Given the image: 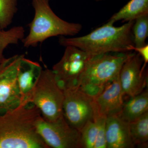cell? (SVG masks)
I'll use <instances>...</instances> for the list:
<instances>
[{
	"instance_id": "6",
	"label": "cell",
	"mask_w": 148,
	"mask_h": 148,
	"mask_svg": "<svg viewBox=\"0 0 148 148\" xmlns=\"http://www.w3.org/2000/svg\"><path fill=\"white\" fill-rule=\"evenodd\" d=\"M92 56L75 47H66L62 58L52 69L63 91L79 87L82 76Z\"/></svg>"
},
{
	"instance_id": "18",
	"label": "cell",
	"mask_w": 148,
	"mask_h": 148,
	"mask_svg": "<svg viewBox=\"0 0 148 148\" xmlns=\"http://www.w3.org/2000/svg\"><path fill=\"white\" fill-rule=\"evenodd\" d=\"M134 46L140 47L147 44L148 36V14L139 17L135 20L132 28Z\"/></svg>"
},
{
	"instance_id": "19",
	"label": "cell",
	"mask_w": 148,
	"mask_h": 148,
	"mask_svg": "<svg viewBox=\"0 0 148 148\" xmlns=\"http://www.w3.org/2000/svg\"><path fill=\"white\" fill-rule=\"evenodd\" d=\"M98 130V120L96 114L94 120L88 122L80 131L82 148H94Z\"/></svg>"
},
{
	"instance_id": "20",
	"label": "cell",
	"mask_w": 148,
	"mask_h": 148,
	"mask_svg": "<svg viewBox=\"0 0 148 148\" xmlns=\"http://www.w3.org/2000/svg\"><path fill=\"white\" fill-rule=\"evenodd\" d=\"M17 0H0V28L6 29L17 11Z\"/></svg>"
},
{
	"instance_id": "12",
	"label": "cell",
	"mask_w": 148,
	"mask_h": 148,
	"mask_svg": "<svg viewBox=\"0 0 148 148\" xmlns=\"http://www.w3.org/2000/svg\"><path fill=\"white\" fill-rule=\"evenodd\" d=\"M107 148H133L129 123L118 115L107 117L106 120Z\"/></svg>"
},
{
	"instance_id": "15",
	"label": "cell",
	"mask_w": 148,
	"mask_h": 148,
	"mask_svg": "<svg viewBox=\"0 0 148 148\" xmlns=\"http://www.w3.org/2000/svg\"><path fill=\"white\" fill-rule=\"evenodd\" d=\"M147 14L148 0H130L114 14L108 21L113 24L119 21L127 22Z\"/></svg>"
},
{
	"instance_id": "22",
	"label": "cell",
	"mask_w": 148,
	"mask_h": 148,
	"mask_svg": "<svg viewBox=\"0 0 148 148\" xmlns=\"http://www.w3.org/2000/svg\"><path fill=\"white\" fill-rule=\"evenodd\" d=\"M131 50H134L135 52L138 53L143 58L144 64L143 65V69H145L146 65L148 62V45L147 44L144 46L136 47L134 45L132 46Z\"/></svg>"
},
{
	"instance_id": "17",
	"label": "cell",
	"mask_w": 148,
	"mask_h": 148,
	"mask_svg": "<svg viewBox=\"0 0 148 148\" xmlns=\"http://www.w3.org/2000/svg\"><path fill=\"white\" fill-rule=\"evenodd\" d=\"M25 30L24 27L17 26L5 31L0 28V65L5 58L3 51L10 45L18 44L24 38Z\"/></svg>"
},
{
	"instance_id": "16",
	"label": "cell",
	"mask_w": 148,
	"mask_h": 148,
	"mask_svg": "<svg viewBox=\"0 0 148 148\" xmlns=\"http://www.w3.org/2000/svg\"><path fill=\"white\" fill-rule=\"evenodd\" d=\"M130 131L134 145L148 147V112L129 123Z\"/></svg>"
},
{
	"instance_id": "11",
	"label": "cell",
	"mask_w": 148,
	"mask_h": 148,
	"mask_svg": "<svg viewBox=\"0 0 148 148\" xmlns=\"http://www.w3.org/2000/svg\"><path fill=\"white\" fill-rule=\"evenodd\" d=\"M123 95L119 76L93 99L97 112L106 117L119 115L124 104Z\"/></svg>"
},
{
	"instance_id": "14",
	"label": "cell",
	"mask_w": 148,
	"mask_h": 148,
	"mask_svg": "<svg viewBox=\"0 0 148 148\" xmlns=\"http://www.w3.org/2000/svg\"><path fill=\"white\" fill-rule=\"evenodd\" d=\"M148 112V92L144 90L138 95L130 97L129 101L123 104L120 117L129 123Z\"/></svg>"
},
{
	"instance_id": "3",
	"label": "cell",
	"mask_w": 148,
	"mask_h": 148,
	"mask_svg": "<svg viewBox=\"0 0 148 148\" xmlns=\"http://www.w3.org/2000/svg\"><path fill=\"white\" fill-rule=\"evenodd\" d=\"M49 0H32L35 15L29 24V32L22 40L25 47H35L51 37L73 36L81 31L82 25L63 20L54 13Z\"/></svg>"
},
{
	"instance_id": "21",
	"label": "cell",
	"mask_w": 148,
	"mask_h": 148,
	"mask_svg": "<svg viewBox=\"0 0 148 148\" xmlns=\"http://www.w3.org/2000/svg\"><path fill=\"white\" fill-rule=\"evenodd\" d=\"M98 130L93 148H107L106 141V120L107 117L97 114Z\"/></svg>"
},
{
	"instance_id": "13",
	"label": "cell",
	"mask_w": 148,
	"mask_h": 148,
	"mask_svg": "<svg viewBox=\"0 0 148 148\" xmlns=\"http://www.w3.org/2000/svg\"><path fill=\"white\" fill-rule=\"evenodd\" d=\"M42 71V68L38 62L24 58V56L20 59L17 69V79L22 103L28 101Z\"/></svg>"
},
{
	"instance_id": "9",
	"label": "cell",
	"mask_w": 148,
	"mask_h": 148,
	"mask_svg": "<svg viewBox=\"0 0 148 148\" xmlns=\"http://www.w3.org/2000/svg\"><path fill=\"white\" fill-rule=\"evenodd\" d=\"M24 55L5 58L0 65V115L22 103L17 79V69Z\"/></svg>"
},
{
	"instance_id": "1",
	"label": "cell",
	"mask_w": 148,
	"mask_h": 148,
	"mask_svg": "<svg viewBox=\"0 0 148 148\" xmlns=\"http://www.w3.org/2000/svg\"><path fill=\"white\" fill-rule=\"evenodd\" d=\"M41 116L31 102L0 115V148H49L37 132L36 123Z\"/></svg>"
},
{
	"instance_id": "2",
	"label": "cell",
	"mask_w": 148,
	"mask_h": 148,
	"mask_svg": "<svg viewBox=\"0 0 148 148\" xmlns=\"http://www.w3.org/2000/svg\"><path fill=\"white\" fill-rule=\"evenodd\" d=\"M135 21H128L120 27H115L108 21L89 34L82 36H60L58 42L66 47L78 48L92 56L109 53L131 51L134 45L132 28Z\"/></svg>"
},
{
	"instance_id": "10",
	"label": "cell",
	"mask_w": 148,
	"mask_h": 148,
	"mask_svg": "<svg viewBox=\"0 0 148 148\" xmlns=\"http://www.w3.org/2000/svg\"><path fill=\"white\" fill-rule=\"evenodd\" d=\"M143 58L136 52H131L122 66L119 80L123 95L132 97L145 90L148 75L143 69Z\"/></svg>"
},
{
	"instance_id": "5",
	"label": "cell",
	"mask_w": 148,
	"mask_h": 148,
	"mask_svg": "<svg viewBox=\"0 0 148 148\" xmlns=\"http://www.w3.org/2000/svg\"><path fill=\"white\" fill-rule=\"evenodd\" d=\"M64 94L52 70H43L28 101L38 109L42 116L53 121L63 115Z\"/></svg>"
},
{
	"instance_id": "4",
	"label": "cell",
	"mask_w": 148,
	"mask_h": 148,
	"mask_svg": "<svg viewBox=\"0 0 148 148\" xmlns=\"http://www.w3.org/2000/svg\"><path fill=\"white\" fill-rule=\"evenodd\" d=\"M131 52L109 53L92 56L82 76L80 88L94 99L106 86L118 77L122 66Z\"/></svg>"
},
{
	"instance_id": "23",
	"label": "cell",
	"mask_w": 148,
	"mask_h": 148,
	"mask_svg": "<svg viewBox=\"0 0 148 148\" xmlns=\"http://www.w3.org/2000/svg\"><path fill=\"white\" fill-rule=\"evenodd\" d=\"M94 1H95L96 2H100L102 1H105V0H94Z\"/></svg>"
},
{
	"instance_id": "8",
	"label": "cell",
	"mask_w": 148,
	"mask_h": 148,
	"mask_svg": "<svg viewBox=\"0 0 148 148\" xmlns=\"http://www.w3.org/2000/svg\"><path fill=\"white\" fill-rule=\"evenodd\" d=\"M63 92V116L70 126L80 132L88 122L95 118L96 112L93 99L79 87Z\"/></svg>"
},
{
	"instance_id": "7",
	"label": "cell",
	"mask_w": 148,
	"mask_h": 148,
	"mask_svg": "<svg viewBox=\"0 0 148 148\" xmlns=\"http://www.w3.org/2000/svg\"><path fill=\"white\" fill-rule=\"evenodd\" d=\"M36 127L49 148H82L80 132L70 126L63 115L53 121L46 120L41 116Z\"/></svg>"
}]
</instances>
